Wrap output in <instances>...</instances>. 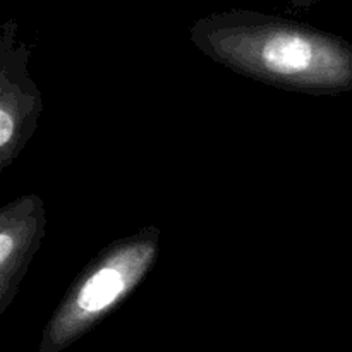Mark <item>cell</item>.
I'll use <instances>...</instances> for the list:
<instances>
[{
    "label": "cell",
    "mask_w": 352,
    "mask_h": 352,
    "mask_svg": "<svg viewBox=\"0 0 352 352\" xmlns=\"http://www.w3.org/2000/svg\"><path fill=\"white\" fill-rule=\"evenodd\" d=\"M192 45L217 64L263 85L311 96L352 91V43L306 23L250 9L199 17Z\"/></svg>",
    "instance_id": "6da1fadb"
},
{
    "label": "cell",
    "mask_w": 352,
    "mask_h": 352,
    "mask_svg": "<svg viewBox=\"0 0 352 352\" xmlns=\"http://www.w3.org/2000/svg\"><path fill=\"white\" fill-rule=\"evenodd\" d=\"M160 236V229L148 226L107 244L67 289L45 330V340L54 346L69 342L110 315L150 274Z\"/></svg>",
    "instance_id": "7a4b0ae2"
},
{
    "label": "cell",
    "mask_w": 352,
    "mask_h": 352,
    "mask_svg": "<svg viewBox=\"0 0 352 352\" xmlns=\"http://www.w3.org/2000/svg\"><path fill=\"white\" fill-rule=\"evenodd\" d=\"M17 21L7 19L0 34V170L26 148L45 109L30 74L31 52L17 38Z\"/></svg>",
    "instance_id": "3957f363"
},
{
    "label": "cell",
    "mask_w": 352,
    "mask_h": 352,
    "mask_svg": "<svg viewBox=\"0 0 352 352\" xmlns=\"http://www.w3.org/2000/svg\"><path fill=\"white\" fill-rule=\"evenodd\" d=\"M47 229L38 195H23L0 210V313L12 305Z\"/></svg>",
    "instance_id": "277c9868"
},
{
    "label": "cell",
    "mask_w": 352,
    "mask_h": 352,
    "mask_svg": "<svg viewBox=\"0 0 352 352\" xmlns=\"http://www.w3.org/2000/svg\"><path fill=\"white\" fill-rule=\"evenodd\" d=\"M285 2H289L291 6H294L296 9H309V7L315 6L318 0H285Z\"/></svg>",
    "instance_id": "5b68a950"
}]
</instances>
